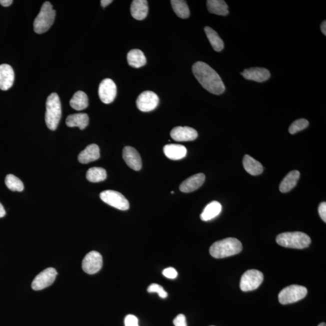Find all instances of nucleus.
I'll list each match as a JSON object with an SVG mask.
<instances>
[{"mask_svg":"<svg viewBox=\"0 0 326 326\" xmlns=\"http://www.w3.org/2000/svg\"><path fill=\"white\" fill-rule=\"evenodd\" d=\"M62 114L61 104L59 96L52 93L46 101L45 121L46 126L52 130L57 129Z\"/></svg>","mask_w":326,"mask_h":326,"instance_id":"nucleus-4","label":"nucleus"},{"mask_svg":"<svg viewBox=\"0 0 326 326\" xmlns=\"http://www.w3.org/2000/svg\"><path fill=\"white\" fill-rule=\"evenodd\" d=\"M112 2V0H102L100 1L101 6L103 8H106L107 6L110 5Z\"/></svg>","mask_w":326,"mask_h":326,"instance_id":"nucleus-39","label":"nucleus"},{"mask_svg":"<svg viewBox=\"0 0 326 326\" xmlns=\"http://www.w3.org/2000/svg\"><path fill=\"white\" fill-rule=\"evenodd\" d=\"M88 124L89 117L86 113L74 114L66 119V124L68 127H78L81 130L85 129Z\"/></svg>","mask_w":326,"mask_h":326,"instance_id":"nucleus-21","label":"nucleus"},{"mask_svg":"<svg viewBox=\"0 0 326 326\" xmlns=\"http://www.w3.org/2000/svg\"><path fill=\"white\" fill-rule=\"evenodd\" d=\"M242 250V244L237 238H229L214 242L210 248L212 257L222 258L238 254Z\"/></svg>","mask_w":326,"mask_h":326,"instance_id":"nucleus-2","label":"nucleus"},{"mask_svg":"<svg viewBox=\"0 0 326 326\" xmlns=\"http://www.w3.org/2000/svg\"><path fill=\"white\" fill-rule=\"evenodd\" d=\"M206 7L210 13L226 16L229 14L228 5L223 0H208Z\"/></svg>","mask_w":326,"mask_h":326,"instance_id":"nucleus-25","label":"nucleus"},{"mask_svg":"<svg viewBox=\"0 0 326 326\" xmlns=\"http://www.w3.org/2000/svg\"><path fill=\"white\" fill-rule=\"evenodd\" d=\"M318 326H326L325 322H322L321 324H320Z\"/></svg>","mask_w":326,"mask_h":326,"instance_id":"nucleus-42","label":"nucleus"},{"mask_svg":"<svg viewBox=\"0 0 326 326\" xmlns=\"http://www.w3.org/2000/svg\"><path fill=\"white\" fill-rule=\"evenodd\" d=\"M172 6L176 16L180 18H188L190 16V10L186 1L182 0H172Z\"/></svg>","mask_w":326,"mask_h":326,"instance_id":"nucleus-29","label":"nucleus"},{"mask_svg":"<svg viewBox=\"0 0 326 326\" xmlns=\"http://www.w3.org/2000/svg\"><path fill=\"white\" fill-rule=\"evenodd\" d=\"M123 158L128 166L132 170L138 171L142 167L140 156L135 148L126 146L123 150Z\"/></svg>","mask_w":326,"mask_h":326,"instance_id":"nucleus-14","label":"nucleus"},{"mask_svg":"<svg viewBox=\"0 0 326 326\" xmlns=\"http://www.w3.org/2000/svg\"><path fill=\"white\" fill-rule=\"evenodd\" d=\"M103 266V259L100 252L96 251L90 252L82 261L84 272L88 274H94L101 270Z\"/></svg>","mask_w":326,"mask_h":326,"instance_id":"nucleus-10","label":"nucleus"},{"mask_svg":"<svg viewBox=\"0 0 326 326\" xmlns=\"http://www.w3.org/2000/svg\"><path fill=\"white\" fill-rule=\"evenodd\" d=\"M300 176L298 170H293L288 173L280 183L279 189L282 193H287L295 187Z\"/></svg>","mask_w":326,"mask_h":326,"instance_id":"nucleus-22","label":"nucleus"},{"mask_svg":"<svg viewBox=\"0 0 326 326\" xmlns=\"http://www.w3.org/2000/svg\"><path fill=\"white\" fill-rule=\"evenodd\" d=\"M12 0H0V4L4 7L10 6L12 4Z\"/></svg>","mask_w":326,"mask_h":326,"instance_id":"nucleus-38","label":"nucleus"},{"mask_svg":"<svg viewBox=\"0 0 326 326\" xmlns=\"http://www.w3.org/2000/svg\"><path fill=\"white\" fill-rule=\"evenodd\" d=\"M192 72L204 88L212 94H222L226 87L216 71L205 62H197L192 66Z\"/></svg>","mask_w":326,"mask_h":326,"instance_id":"nucleus-1","label":"nucleus"},{"mask_svg":"<svg viewBox=\"0 0 326 326\" xmlns=\"http://www.w3.org/2000/svg\"><path fill=\"white\" fill-rule=\"evenodd\" d=\"M171 194H174V191H172V192H171Z\"/></svg>","mask_w":326,"mask_h":326,"instance_id":"nucleus-43","label":"nucleus"},{"mask_svg":"<svg viewBox=\"0 0 326 326\" xmlns=\"http://www.w3.org/2000/svg\"><path fill=\"white\" fill-rule=\"evenodd\" d=\"M70 104L72 108L76 110H85L88 106V96L83 92H77L72 96V100L70 101Z\"/></svg>","mask_w":326,"mask_h":326,"instance_id":"nucleus-27","label":"nucleus"},{"mask_svg":"<svg viewBox=\"0 0 326 326\" xmlns=\"http://www.w3.org/2000/svg\"><path fill=\"white\" fill-rule=\"evenodd\" d=\"M165 156L172 160L184 158L187 155V149L183 145L170 144L164 146L163 148Z\"/></svg>","mask_w":326,"mask_h":326,"instance_id":"nucleus-20","label":"nucleus"},{"mask_svg":"<svg viewBox=\"0 0 326 326\" xmlns=\"http://www.w3.org/2000/svg\"><path fill=\"white\" fill-rule=\"evenodd\" d=\"M321 30L322 32V33L324 34V36H326V22H322V24L321 25Z\"/></svg>","mask_w":326,"mask_h":326,"instance_id":"nucleus-41","label":"nucleus"},{"mask_svg":"<svg viewBox=\"0 0 326 326\" xmlns=\"http://www.w3.org/2000/svg\"><path fill=\"white\" fill-rule=\"evenodd\" d=\"M263 273L257 270H250L242 276L240 288L244 292L254 290L260 286L264 280Z\"/></svg>","mask_w":326,"mask_h":326,"instance_id":"nucleus-7","label":"nucleus"},{"mask_svg":"<svg viewBox=\"0 0 326 326\" xmlns=\"http://www.w3.org/2000/svg\"><path fill=\"white\" fill-rule=\"evenodd\" d=\"M276 241L279 246L294 249L308 248L311 242L310 238L308 234L300 232H286L278 234Z\"/></svg>","mask_w":326,"mask_h":326,"instance_id":"nucleus-3","label":"nucleus"},{"mask_svg":"<svg viewBox=\"0 0 326 326\" xmlns=\"http://www.w3.org/2000/svg\"><path fill=\"white\" fill-rule=\"evenodd\" d=\"M308 126V122L304 118L298 119L293 122L289 128V132L291 134H295L301 130H304Z\"/></svg>","mask_w":326,"mask_h":326,"instance_id":"nucleus-32","label":"nucleus"},{"mask_svg":"<svg viewBox=\"0 0 326 326\" xmlns=\"http://www.w3.org/2000/svg\"><path fill=\"white\" fill-rule=\"evenodd\" d=\"M100 198L104 203L120 210L130 208V203L123 194L114 190H106L102 192Z\"/></svg>","mask_w":326,"mask_h":326,"instance_id":"nucleus-8","label":"nucleus"},{"mask_svg":"<svg viewBox=\"0 0 326 326\" xmlns=\"http://www.w3.org/2000/svg\"><path fill=\"white\" fill-rule=\"evenodd\" d=\"M5 184L12 191L22 192L24 190V184L18 177L12 174H8L5 179Z\"/></svg>","mask_w":326,"mask_h":326,"instance_id":"nucleus-31","label":"nucleus"},{"mask_svg":"<svg viewBox=\"0 0 326 326\" xmlns=\"http://www.w3.org/2000/svg\"><path fill=\"white\" fill-rule=\"evenodd\" d=\"M6 215V210L4 206L0 203V218L4 217Z\"/></svg>","mask_w":326,"mask_h":326,"instance_id":"nucleus-40","label":"nucleus"},{"mask_svg":"<svg viewBox=\"0 0 326 326\" xmlns=\"http://www.w3.org/2000/svg\"><path fill=\"white\" fill-rule=\"evenodd\" d=\"M14 74L12 66L8 64L0 65V89L6 91L12 86Z\"/></svg>","mask_w":326,"mask_h":326,"instance_id":"nucleus-16","label":"nucleus"},{"mask_svg":"<svg viewBox=\"0 0 326 326\" xmlns=\"http://www.w3.org/2000/svg\"><path fill=\"white\" fill-rule=\"evenodd\" d=\"M149 10L146 0H134L130 6V13L134 18L142 20L146 18Z\"/></svg>","mask_w":326,"mask_h":326,"instance_id":"nucleus-19","label":"nucleus"},{"mask_svg":"<svg viewBox=\"0 0 326 326\" xmlns=\"http://www.w3.org/2000/svg\"><path fill=\"white\" fill-rule=\"evenodd\" d=\"M56 11L50 2H46L40 8V13L34 19V31L38 34H42L48 32L53 25Z\"/></svg>","mask_w":326,"mask_h":326,"instance_id":"nucleus-5","label":"nucleus"},{"mask_svg":"<svg viewBox=\"0 0 326 326\" xmlns=\"http://www.w3.org/2000/svg\"><path fill=\"white\" fill-rule=\"evenodd\" d=\"M162 274L168 278L174 279L177 278L178 272L174 268L170 267L163 270Z\"/></svg>","mask_w":326,"mask_h":326,"instance_id":"nucleus-34","label":"nucleus"},{"mask_svg":"<svg viewBox=\"0 0 326 326\" xmlns=\"http://www.w3.org/2000/svg\"><path fill=\"white\" fill-rule=\"evenodd\" d=\"M222 211V206L218 202H212L206 206L202 214L200 219L203 221H208L214 219Z\"/></svg>","mask_w":326,"mask_h":326,"instance_id":"nucleus-26","label":"nucleus"},{"mask_svg":"<svg viewBox=\"0 0 326 326\" xmlns=\"http://www.w3.org/2000/svg\"><path fill=\"white\" fill-rule=\"evenodd\" d=\"M243 166L244 170L252 176H258L263 172V166L261 163L248 155L244 156L243 159Z\"/></svg>","mask_w":326,"mask_h":326,"instance_id":"nucleus-23","label":"nucleus"},{"mask_svg":"<svg viewBox=\"0 0 326 326\" xmlns=\"http://www.w3.org/2000/svg\"><path fill=\"white\" fill-rule=\"evenodd\" d=\"M318 213L322 220L326 222V202H322L318 206Z\"/></svg>","mask_w":326,"mask_h":326,"instance_id":"nucleus-37","label":"nucleus"},{"mask_svg":"<svg viewBox=\"0 0 326 326\" xmlns=\"http://www.w3.org/2000/svg\"><path fill=\"white\" fill-rule=\"evenodd\" d=\"M86 179L92 182H100L106 180L107 176L106 171L102 168L94 167L90 168L87 171Z\"/></svg>","mask_w":326,"mask_h":326,"instance_id":"nucleus-30","label":"nucleus"},{"mask_svg":"<svg viewBox=\"0 0 326 326\" xmlns=\"http://www.w3.org/2000/svg\"><path fill=\"white\" fill-rule=\"evenodd\" d=\"M148 292L150 293L156 292L158 294L160 298H168V294L160 284H151L148 288Z\"/></svg>","mask_w":326,"mask_h":326,"instance_id":"nucleus-33","label":"nucleus"},{"mask_svg":"<svg viewBox=\"0 0 326 326\" xmlns=\"http://www.w3.org/2000/svg\"><path fill=\"white\" fill-rule=\"evenodd\" d=\"M241 74L247 80H254L258 82H263L268 80L270 74L268 70L260 68H254L244 70Z\"/></svg>","mask_w":326,"mask_h":326,"instance_id":"nucleus-17","label":"nucleus"},{"mask_svg":"<svg viewBox=\"0 0 326 326\" xmlns=\"http://www.w3.org/2000/svg\"><path fill=\"white\" fill-rule=\"evenodd\" d=\"M125 326H139L138 320L135 316L128 315L125 317Z\"/></svg>","mask_w":326,"mask_h":326,"instance_id":"nucleus-35","label":"nucleus"},{"mask_svg":"<svg viewBox=\"0 0 326 326\" xmlns=\"http://www.w3.org/2000/svg\"><path fill=\"white\" fill-rule=\"evenodd\" d=\"M117 95V86L110 78H104L98 87V96L102 102L110 104L114 100Z\"/></svg>","mask_w":326,"mask_h":326,"instance_id":"nucleus-12","label":"nucleus"},{"mask_svg":"<svg viewBox=\"0 0 326 326\" xmlns=\"http://www.w3.org/2000/svg\"><path fill=\"white\" fill-rule=\"evenodd\" d=\"M136 106L142 112H150L158 106L159 98L155 92L146 91L140 94L136 101Z\"/></svg>","mask_w":326,"mask_h":326,"instance_id":"nucleus-11","label":"nucleus"},{"mask_svg":"<svg viewBox=\"0 0 326 326\" xmlns=\"http://www.w3.org/2000/svg\"><path fill=\"white\" fill-rule=\"evenodd\" d=\"M58 272L53 268H48L36 276L32 284L34 290H40L50 286L56 279Z\"/></svg>","mask_w":326,"mask_h":326,"instance_id":"nucleus-9","label":"nucleus"},{"mask_svg":"<svg viewBox=\"0 0 326 326\" xmlns=\"http://www.w3.org/2000/svg\"><path fill=\"white\" fill-rule=\"evenodd\" d=\"M174 324L176 326H188L186 316L183 314H180L174 319Z\"/></svg>","mask_w":326,"mask_h":326,"instance_id":"nucleus-36","label":"nucleus"},{"mask_svg":"<svg viewBox=\"0 0 326 326\" xmlns=\"http://www.w3.org/2000/svg\"><path fill=\"white\" fill-rule=\"evenodd\" d=\"M206 180L205 174L202 173L194 174L183 182L180 186V190L184 193H190L199 188Z\"/></svg>","mask_w":326,"mask_h":326,"instance_id":"nucleus-15","label":"nucleus"},{"mask_svg":"<svg viewBox=\"0 0 326 326\" xmlns=\"http://www.w3.org/2000/svg\"><path fill=\"white\" fill-rule=\"evenodd\" d=\"M198 132L194 128L185 126L174 128L170 132L171 138L176 142H190L198 138Z\"/></svg>","mask_w":326,"mask_h":326,"instance_id":"nucleus-13","label":"nucleus"},{"mask_svg":"<svg viewBox=\"0 0 326 326\" xmlns=\"http://www.w3.org/2000/svg\"><path fill=\"white\" fill-rule=\"evenodd\" d=\"M128 64L134 68H140L146 64V58L142 52L138 49H134L128 52L127 55Z\"/></svg>","mask_w":326,"mask_h":326,"instance_id":"nucleus-24","label":"nucleus"},{"mask_svg":"<svg viewBox=\"0 0 326 326\" xmlns=\"http://www.w3.org/2000/svg\"><path fill=\"white\" fill-rule=\"evenodd\" d=\"M204 31L206 37L214 50L218 52L222 51L224 48V42L217 32L208 26H206Z\"/></svg>","mask_w":326,"mask_h":326,"instance_id":"nucleus-28","label":"nucleus"},{"mask_svg":"<svg viewBox=\"0 0 326 326\" xmlns=\"http://www.w3.org/2000/svg\"><path fill=\"white\" fill-rule=\"evenodd\" d=\"M307 294L306 288L298 284L290 285L279 293L278 301L282 304H294L304 298Z\"/></svg>","mask_w":326,"mask_h":326,"instance_id":"nucleus-6","label":"nucleus"},{"mask_svg":"<svg viewBox=\"0 0 326 326\" xmlns=\"http://www.w3.org/2000/svg\"><path fill=\"white\" fill-rule=\"evenodd\" d=\"M100 158V149L97 144L88 146L78 156V160L82 164H88Z\"/></svg>","mask_w":326,"mask_h":326,"instance_id":"nucleus-18","label":"nucleus"}]
</instances>
